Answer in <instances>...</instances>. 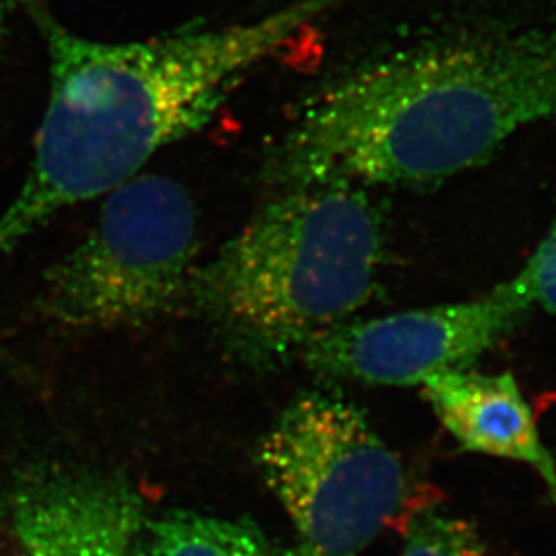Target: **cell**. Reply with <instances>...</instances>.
<instances>
[{
    "label": "cell",
    "mask_w": 556,
    "mask_h": 556,
    "mask_svg": "<svg viewBox=\"0 0 556 556\" xmlns=\"http://www.w3.org/2000/svg\"><path fill=\"white\" fill-rule=\"evenodd\" d=\"M345 2L291 0L255 21L108 42L73 31L46 0H21L48 51L49 98L29 170L0 214V264L60 212L208 127L255 67Z\"/></svg>",
    "instance_id": "1"
},
{
    "label": "cell",
    "mask_w": 556,
    "mask_h": 556,
    "mask_svg": "<svg viewBox=\"0 0 556 556\" xmlns=\"http://www.w3.org/2000/svg\"><path fill=\"white\" fill-rule=\"evenodd\" d=\"M556 119V33L433 38L316 89L264 165L278 192L345 182L421 187L486 163Z\"/></svg>",
    "instance_id": "2"
},
{
    "label": "cell",
    "mask_w": 556,
    "mask_h": 556,
    "mask_svg": "<svg viewBox=\"0 0 556 556\" xmlns=\"http://www.w3.org/2000/svg\"><path fill=\"white\" fill-rule=\"evenodd\" d=\"M383 226L362 187L332 182L278 192L190 283L233 358L286 364L370 299L383 263Z\"/></svg>",
    "instance_id": "3"
},
{
    "label": "cell",
    "mask_w": 556,
    "mask_h": 556,
    "mask_svg": "<svg viewBox=\"0 0 556 556\" xmlns=\"http://www.w3.org/2000/svg\"><path fill=\"white\" fill-rule=\"evenodd\" d=\"M198 266L187 188L138 174L105 195L91 231L46 271L33 311L65 331L149 326L188 307Z\"/></svg>",
    "instance_id": "4"
},
{
    "label": "cell",
    "mask_w": 556,
    "mask_h": 556,
    "mask_svg": "<svg viewBox=\"0 0 556 556\" xmlns=\"http://www.w3.org/2000/svg\"><path fill=\"white\" fill-rule=\"evenodd\" d=\"M257 465L299 556H359L407 503L402 460L334 391L294 397L258 444Z\"/></svg>",
    "instance_id": "5"
},
{
    "label": "cell",
    "mask_w": 556,
    "mask_h": 556,
    "mask_svg": "<svg viewBox=\"0 0 556 556\" xmlns=\"http://www.w3.org/2000/svg\"><path fill=\"white\" fill-rule=\"evenodd\" d=\"M531 311L506 280L470 302L343 321L311 340L296 358L331 380L422 386L443 370L470 369Z\"/></svg>",
    "instance_id": "6"
},
{
    "label": "cell",
    "mask_w": 556,
    "mask_h": 556,
    "mask_svg": "<svg viewBox=\"0 0 556 556\" xmlns=\"http://www.w3.org/2000/svg\"><path fill=\"white\" fill-rule=\"evenodd\" d=\"M143 503L97 471H33L16 490L13 525L26 556H136Z\"/></svg>",
    "instance_id": "7"
},
{
    "label": "cell",
    "mask_w": 556,
    "mask_h": 556,
    "mask_svg": "<svg viewBox=\"0 0 556 556\" xmlns=\"http://www.w3.org/2000/svg\"><path fill=\"white\" fill-rule=\"evenodd\" d=\"M421 387L433 414L460 448L531 466L556 506V463L514 376L452 369L433 375Z\"/></svg>",
    "instance_id": "8"
},
{
    "label": "cell",
    "mask_w": 556,
    "mask_h": 556,
    "mask_svg": "<svg viewBox=\"0 0 556 556\" xmlns=\"http://www.w3.org/2000/svg\"><path fill=\"white\" fill-rule=\"evenodd\" d=\"M147 556H299L280 552L250 522L170 514L150 528Z\"/></svg>",
    "instance_id": "9"
},
{
    "label": "cell",
    "mask_w": 556,
    "mask_h": 556,
    "mask_svg": "<svg viewBox=\"0 0 556 556\" xmlns=\"http://www.w3.org/2000/svg\"><path fill=\"white\" fill-rule=\"evenodd\" d=\"M402 556H493L476 526L438 508L408 519Z\"/></svg>",
    "instance_id": "10"
},
{
    "label": "cell",
    "mask_w": 556,
    "mask_h": 556,
    "mask_svg": "<svg viewBox=\"0 0 556 556\" xmlns=\"http://www.w3.org/2000/svg\"><path fill=\"white\" fill-rule=\"evenodd\" d=\"M509 283L531 309L556 313V217L535 253Z\"/></svg>",
    "instance_id": "11"
},
{
    "label": "cell",
    "mask_w": 556,
    "mask_h": 556,
    "mask_svg": "<svg viewBox=\"0 0 556 556\" xmlns=\"http://www.w3.org/2000/svg\"><path fill=\"white\" fill-rule=\"evenodd\" d=\"M18 4H21V0H0V48H2L5 37H8L11 15H13V11Z\"/></svg>",
    "instance_id": "12"
},
{
    "label": "cell",
    "mask_w": 556,
    "mask_h": 556,
    "mask_svg": "<svg viewBox=\"0 0 556 556\" xmlns=\"http://www.w3.org/2000/svg\"><path fill=\"white\" fill-rule=\"evenodd\" d=\"M0 556H13V555H5L4 552L0 553Z\"/></svg>",
    "instance_id": "13"
},
{
    "label": "cell",
    "mask_w": 556,
    "mask_h": 556,
    "mask_svg": "<svg viewBox=\"0 0 556 556\" xmlns=\"http://www.w3.org/2000/svg\"><path fill=\"white\" fill-rule=\"evenodd\" d=\"M18 556H21V555H18Z\"/></svg>",
    "instance_id": "14"
}]
</instances>
